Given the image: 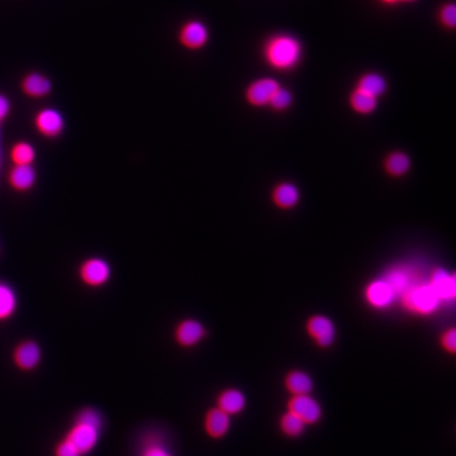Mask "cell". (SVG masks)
<instances>
[{
  "mask_svg": "<svg viewBox=\"0 0 456 456\" xmlns=\"http://www.w3.org/2000/svg\"><path fill=\"white\" fill-rule=\"evenodd\" d=\"M56 456H82V453L69 440H65L57 447Z\"/></svg>",
  "mask_w": 456,
  "mask_h": 456,
  "instance_id": "30",
  "label": "cell"
},
{
  "mask_svg": "<svg viewBox=\"0 0 456 456\" xmlns=\"http://www.w3.org/2000/svg\"><path fill=\"white\" fill-rule=\"evenodd\" d=\"M440 300L430 285H415L404 294L406 308L419 314H431L438 308Z\"/></svg>",
  "mask_w": 456,
  "mask_h": 456,
  "instance_id": "2",
  "label": "cell"
},
{
  "mask_svg": "<svg viewBox=\"0 0 456 456\" xmlns=\"http://www.w3.org/2000/svg\"><path fill=\"white\" fill-rule=\"evenodd\" d=\"M112 266L103 258L92 257L85 260L78 268V277L89 287H102L112 278Z\"/></svg>",
  "mask_w": 456,
  "mask_h": 456,
  "instance_id": "3",
  "label": "cell"
},
{
  "mask_svg": "<svg viewBox=\"0 0 456 456\" xmlns=\"http://www.w3.org/2000/svg\"><path fill=\"white\" fill-rule=\"evenodd\" d=\"M274 202L282 208H289L295 205L299 199L297 188L291 184L279 185L274 191Z\"/></svg>",
  "mask_w": 456,
  "mask_h": 456,
  "instance_id": "22",
  "label": "cell"
},
{
  "mask_svg": "<svg viewBox=\"0 0 456 456\" xmlns=\"http://www.w3.org/2000/svg\"><path fill=\"white\" fill-rule=\"evenodd\" d=\"M13 358L16 366L21 370H33L42 359V351L37 343L28 340L17 345Z\"/></svg>",
  "mask_w": 456,
  "mask_h": 456,
  "instance_id": "9",
  "label": "cell"
},
{
  "mask_svg": "<svg viewBox=\"0 0 456 456\" xmlns=\"http://www.w3.org/2000/svg\"><path fill=\"white\" fill-rule=\"evenodd\" d=\"M387 284L391 287L394 295L395 294H404L410 289V276L404 270H393L388 275Z\"/></svg>",
  "mask_w": 456,
  "mask_h": 456,
  "instance_id": "26",
  "label": "cell"
},
{
  "mask_svg": "<svg viewBox=\"0 0 456 456\" xmlns=\"http://www.w3.org/2000/svg\"><path fill=\"white\" fill-rule=\"evenodd\" d=\"M205 336L203 325L195 319H185L176 329V340L182 347H193Z\"/></svg>",
  "mask_w": 456,
  "mask_h": 456,
  "instance_id": "10",
  "label": "cell"
},
{
  "mask_svg": "<svg viewBox=\"0 0 456 456\" xmlns=\"http://www.w3.org/2000/svg\"><path fill=\"white\" fill-rule=\"evenodd\" d=\"M208 28L201 21L191 20L181 28L179 40L183 46L191 50H197L205 46L208 40Z\"/></svg>",
  "mask_w": 456,
  "mask_h": 456,
  "instance_id": "7",
  "label": "cell"
},
{
  "mask_svg": "<svg viewBox=\"0 0 456 456\" xmlns=\"http://www.w3.org/2000/svg\"><path fill=\"white\" fill-rule=\"evenodd\" d=\"M351 105L360 114H370L377 107V99L361 91L356 90L351 97Z\"/></svg>",
  "mask_w": 456,
  "mask_h": 456,
  "instance_id": "25",
  "label": "cell"
},
{
  "mask_svg": "<svg viewBox=\"0 0 456 456\" xmlns=\"http://www.w3.org/2000/svg\"><path fill=\"white\" fill-rule=\"evenodd\" d=\"M308 332L317 344L323 347H330L335 340V327L325 316L312 317L308 323Z\"/></svg>",
  "mask_w": 456,
  "mask_h": 456,
  "instance_id": "8",
  "label": "cell"
},
{
  "mask_svg": "<svg viewBox=\"0 0 456 456\" xmlns=\"http://www.w3.org/2000/svg\"><path fill=\"white\" fill-rule=\"evenodd\" d=\"M36 172L32 165H15L8 174V182L18 191H27L35 185Z\"/></svg>",
  "mask_w": 456,
  "mask_h": 456,
  "instance_id": "12",
  "label": "cell"
},
{
  "mask_svg": "<svg viewBox=\"0 0 456 456\" xmlns=\"http://www.w3.org/2000/svg\"><path fill=\"white\" fill-rule=\"evenodd\" d=\"M34 124L37 131L49 138H57L65 129L63 114L53 108L40 110L34 119Z\"/></svg>",
  "mask_w": 456,
  "mask_h": 456,
  "instance_id": "6",
  "label": "cell"
},
{
  "mask_svg": "<svg viewBox=\"0 0 456 456\" xmlns=\"http://www.w3.org/2000/svg\"><path fill=\"white\" fill-rule=\"evenodd\" d=\"M35 157V149L30 143H16L11 150V159L14 165H32Z\"/></svg>",
  "mask_w": 456,
  "mask_h": 456,
  "instance_id": "21",
  "label": "cell"
},
{
  "mask_svg": "<svg viewBox=\"0 0 456 456\" xmlns=\"http://www.w3.org/2000/svg\"><path fill=\"white\" fill-rule=\"evenodd\" d=\"M430 287L433 289L440 299H453L455 297V276H450L444 270H436L434 272Z\"/></svg>",
  "mask_w": 456,
  "mask_h": 456,
  "instance_id": "13",
  "label": "cell"
},
{
  "mask_svg": "<svg viewBox=\"0 0 456 456\" xmlns=\"http://www.w3.org/2000/svg\"><path fill=\"white\" fill-rule=\"evenodd\" d=\"M268 63L277 69H291L301 57V46L291 36L280 35L272 38L265 49Z\"/></svg>",
  "mask_w": 456,
  "mask_h": 456,
  "instance_id": "1",
  "label": "cell"
},
{
  "mask_svg": "<svg viewBox=\"0 0 456 456\" xmlns=\"http://www.w3.org/2000/svg\"><path fill=\"white\" fill-rule=\"evenodd\" d=\"M279 89V84L272 78H263L253 83L247 89L246 97L249 103L264 106L270 103L272 95Z\"/></svg>",
  "mask_w": 456,
  "mask_h": 456,
  "instance_id": "11",
  "label": "cell"
},
{
  "mask_svg": "<svg viewBox=\"0 0 456 456\" xmlns=\"http://www.w3.org/2000/svg\"><path fill=\"white\" fill-rule=\"evenodd\" d=\"M230 428V416L219 408L212 409L206 415L205 429L212 438H220Z\"/></svg>",
  "mask_w": 456,
  "mask_h": 456,
  "instance_id": "15",
  "label": "cell"
},
{
  "mask_svg": "<svg viewBox=\"0 0 456 456\" xmlns=\"http://www.w3.org/2000/svg\"><path fill=\"white\" fill-rule=\"evenodd\" d=\"M442 344L447 352L455 353L456 349V331L455 329H450L443 335Z\"/></svg>",
  "mask_w": 456,
  "mask_h": 456,
  "instance_id": "31",
  "label": "cell"
},
{
  "mask_svg": "<svg viewBox=\"0 0 456 456\" xmlns=\"http://www.w3.org/2000/svg\"><path fill=\"white\" fill-rule=\"evenodd\" d=\"M410 168V160L402 152L392 153L385 161V169L394 176L406 174Z\"/></svg>",
  "mask_w": 456,
  "mask_h": 456,
  "instance_id": "24",
  "label": "cell"
},
{
  "mask_svg": "<svg viewBox=\"0 0 456 456\" xmlns=\"http://www.w3.org/2000/svg\"><path fill=\"white\" fill-rule=\"evenodd\" d=\"M143 456H172L170 455V453L168 452L167 449L165 448V447L162 446V445L160 444H155V443H152V444L148 445V446L146 447V449L144 450V453H143Z\"/></svg>",
  "mask_w": 456,
  "mask_h": 456,
  "instance_id": "32",
  "label": "cell"
},
{
  "mask_svg": "<svg viewBox=\"0 0 456 456\" xmlns=\"http://www.w3.org/2000/svg\"><path fill=\"white\" fill-rule=\"evenodd\" d=\"M11 105L8 100L0 95V121H4L10 114Z\"/></svg>",
  "mask_w": 456,
  "mask_h": 456,
  "instance_id": "33",
  "label": "cell"
},
{
  "mask_svg": "<svg viewBox=\"0 0 456 456\" xmlns=\"http://www.w3.org/2000/svg\"><path fill=\"white\" fill-rule=\"evenodd\" d=\"M293 101L291 93L285 89H281L279 87L278 90L272 95L270 103L272 108L277 110L287 109Z\"/></svg>",
  "mask_w": 456,
  "mask_h": 456,
  "instance_id": "27",
  "label": "cell"
},
{
  "mask_svg": "<svg viewBox=\"0 0 456 456\" xmlns=\"http://www.w3.org/2000/svg\"><path fill=\"white\" fill-rule=\"evenodd\" d=\"M246 406V398L242 392L236 389H228L221 393L218 398V408L229 415L242 412Z\"/></svg>",
  "mask_w": 456,
  "mask_h": 456,
  "instance_id": "16",
  "label": "cell"
},
{
  "mask_svg": "<svg viewBox=\"0 0 456 456\" xmlns=\"http://www.w3.org/2000/svg\"><path fill=\"white\" fill-rule=\"evenodd\" d=\"M285 387L293 396L308 395L313 391L314 381L304 371H292L285 378Z\"/></svg>",
  "mask_w": 456,
  "mask_h": 456,
  "instance_id": "17",
  "label": "cell"
},
{
  "mask_svg": "<svg viewBox=\"0 0 456 456\" xmlns=\"http://www.w3.org/2000/svg\"><path fill=\"white\" fill-rule=\"evenodd\" d=\"M393 297L394 293L385 281L372 283L366 291L368 302L376 308H385L391 304Z\"/></svg>",
  "mask_w": 456,
  "mask_h": 456,
  "instance_id": "18",
  "label": "cell"
},
{
  "mask_svg": "<svg viewBox=\"0 0 456 456\" xmlns=\"http://www.w3.org/2000/svg\"><path fill=\"white\" fill-rule=\"evenodd\" d=\"M404 1H414V0H404Z\"/></svg>",
  "mask_w": 456,
  "mask_h": 456,
  "instance_id": "35",
  "label": "cell"
},
{
  "mask_svg": "<svg viewBox=\"0 0 456 456\" xmlns=\"http://www.w3.org/2000/svg\"><path fill=\"white\" fill-rule=\"evenodd\" d=\"M385 2H389V4H393V2L398 1V0H383Z\"/></svg>",
  "mask_w": 456,
  "mask_h": 456,
  "instance_id": "34",
  "label": "cell"
},
{
  "mask_svg": "<svg viewBox=\"0 0 456 456\" xmlns=\"http://www.w3.org/2000/svg\"><path fill=\"white\" fill-rule=\"evenodd\" d=\"M23 92L31 97H44L52 91V83L40 73H30L21 83Z\"/></svg>",
  "mask_w": 456,
  "mask_h": 456,
  "instance_id": "14",
  "label": "cell"
},
{
  "mask_svg": "<svg viewBox=\"0 0 456 456\" xmlns=\"http://www.w3.org/2000/svg\"><path fill=\"white\" fill-rule=\"evenodd\" d=\"M100 428L76 421L66 440H69L82 455L95 448L100 438Z\"/></svg>",
  "mask_w": 456,
  "mask_h": 456,
  "instance_id": "5",
  "label": "cell"
},
{
  "mask_svg": "<svg viewBox=\"0 0 456 456\" xmlns=\"http://www.w3.org/2000/svg\"><path fill=\"white\" fill-rule=\"evenodd\" d=\"M76 421L95 426V427L100 428V429L102 428L101 415L95 409H85L84 411L80 413L78 419H76Z\"/></svg>",
  "mask_w": 456,
  "mask_h": 456,
  "instance_id": "28",
  "label": "cell"
},
{
  "mask_svg": "<svg viewBox=\"0 0 456 456\" xmlns=\"http://www.w3.org/2000/svg\"><path fill=\"white\" fill-rule=\"evenodd\" d=\"M16 308V294L8 285L0 283V321L10 318Z\"/></svg>",
  "mask_w": 456,
  "mask_h": 456,
  "instance_id": "20",
  "label": "cell"
},
{
  "mask_svg": "<svg viewBox=\"0 0 456 456\" xmlns=\"http://www.w3.org/2000/svg\"><path fill=\"white\" fill-rule=\"evenodd\" d=\"M357 90L377 99L379 95H383L387 90V82L379 74H366L359 80Z\"/></svg>",
  "mask_w": 456,
  "mask_h": 456,
  "instance_id": "19",
  "label": "cell"
},
{
  "mask_svg": "<svg viewBox=\"0 0 456 456\" xmlns=\"http://www.w3.org/2000/svg\"><path fill=\"white\" fill-rule=\"evenodd\" d=\"M443 23L449 28H455L456 23V6L455 4H447L440 14Z\"/></svg>",
  "mask_w": 456,
  "mask_h": 456,
  "instance_id": "29",
  "label": "cell"
},
{
  "mask_svg": "<svg viewBox=\"0 0 456 456\" xmlns=\"http://www.w3.org/2000/svg\"><path fill=\"white\" fill-rule=\"evenodd\" d=\"M280 427L285 436L296 438L304 433L306 425L299 417L296 416L293 413L287 412L281 417Z\"/></svg>",
  "mask_w": 456,
  "mask_h": 456,
  "instance_id": "23",
  "label": "cell"
},
{
  "mask_svg": "<svg viewBox=\"0 0 456 456\" xmlns=\"http://www.w3.org/2000/svg\"><path fill=\"white\" fill-rule=\"evenodd\" d=\"M289 412L299 417L306 425L318 423L323 416L320 404L310 394L293 396L289 402Z\"/></svg>",
  "mask_w": 456,
  "mask_h": 456,
  "instance_id": "4",
  "label": "cell"
}]
</instances>
